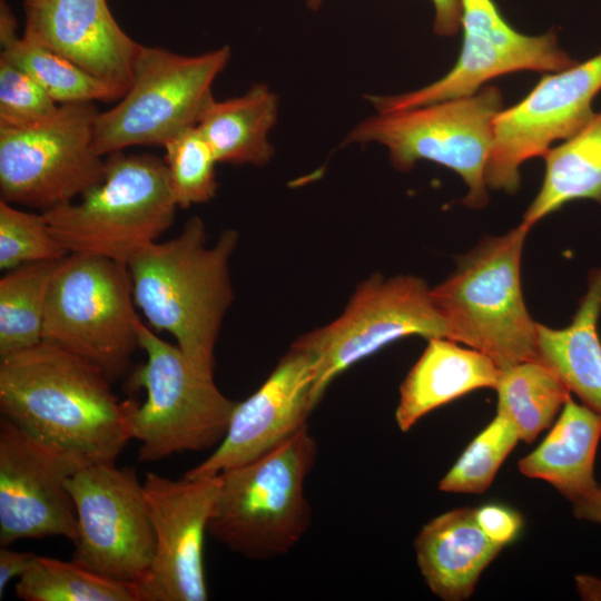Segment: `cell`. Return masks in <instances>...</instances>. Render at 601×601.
Instances as JSON below:
<instances>
[{
    "label": "cell",
    "mask_w": 601,
    "mask_h": 601,
    "mask_svg": "<svg viewBox=\"0 0 601 601\" xmlns=\"http://www.w3.org/2000/svg\"><path fill=\"white\" fill-rule=\"evenodd\" d=\"M23 37L124 92L140 43L117 23L106 0H24Z\"/></svg>",
    "instance_id": "cell-18"
},
{
    "label": "cell",
    "mask_w": 601,
    "mask_h": 601,
    "mask_svg": "<svg viewBox=\"0 0 601 601\" xmlns=\"http://www.w3.org/2000/svg\"><path fill=\"white\" fill-rule=\"evenodd\" d=\"M316 457L317 443L305 424L262 456L218 474L207 533L252 560L288 553L311 525L304 489Z\"/></svg>",
    "instance_id": "cell-4"
},
{
    "label": "cell",
    "mask_w": 601,
    "mask_h": 601,
    "mask_svg": "<svg viewBox=\"0 0 601 601\" xmlns=\"http://www.w3.org/2000/svg\"><path fill=\"white\" fill-rule=\"evenodd\" d=\"M503 110L495 86L475 93L391 112H377L346 136L344 144L378 142L402 171L425 159L454 170L469 188L463 204L481 208L489 200L484 179L494 140V122Z\"/></svg>",
    "instance_id": "cell-7"
},
{
    "label": "cell",
    "mask_w": 601,
    "mask_h": 601,
    "mask_svg": "<svg viewBox=\"0 0 601 601\" xmlns=\"http://www.w3.org/2000/svg\"><path fill=\"white\" fill-rule=\"evenodd\" d=\"M83 464L0 420V544L21 539L77 538L67 480Z\"/></svg>",
    "instance_id": "cell-16"
},
{
    "label": "cell",
    "mask_w": 601,
    "mask_h": 601,
    "mask_svg": "<svg viewBox=\"0 0 601 601\" xmlns=\"http://www.w3.org/2000/svg\"><path fill=\"white\" fill-rule=\"evenodd\" d=\"M434 6V32L450 37L461 28L462 6L461 0H432ZM322 0H307L312 9H317Z\"/></svg>",
    "instance_id": "cell-34"
},
{
    "label": "cell",
    "mask_w": 601,
    "mask_h": 601,
    "mask_svg": "<svg viewBox=\"0 0 601 601\" xmlns=\"http://www.w3.org/2000/svg\"><path fill=\"white\" fill-rule=\"evenodd\" d=\"M519 440L511 421L496 413L441 480L440 490L453 493L484 492Z\"/></svg>",
    "instance_id": "cell-30"
},
{
    "label": "cell",
    "mask_w": 601,
    "mask_h": 601,
    "mask_svg": "<svg viewBox=\"0 0 601 601\" xmlns=\"http://www.w3.org/2000/svg\"><path fill=\"white\" fill-rule=\"evenodd\" d=\"M463 43L454 67L417 90L368 96L377 112H391L475 93L489 80L520 70L561 71L579 61L560 48L555 33L526 36L503 18L493 0H461Z\"/></svg>",
    "instance_id": "cell-14"
},
{
    "label": "cell",
    "mask_w": 601,
    "mask_h": 601,
    "mask_svg": "<svg viewBox=\"0 0 601 601\" xmlns=\"http://www.w3.org/2000/svg\"><path fill=\"white\" fill-rule=\"evenodd\" d=\"M313 358L290 347L267 380L238 402L228 431L215 451L188 470L186 477L215 476L267 453L302 426L315 408Z\"/></svg>",
    "instance_id": "cell-17"
},
{
    "label": "cell",
    "mask_w": 601,
    "mask_h": 601,
    "mask_svg": "<svg viewBox=\"0 0 601 601\" xmlns=\"http://www.w3.org/2000/svg\"><path fill=\"white\" fill-rule=\"evenodd\" d=\"M237 242V231L226 229L208 246L203 220L191 217L177 236L148 245L127 264L147 325L170 334L189 366L207 378L233 302L229 259Z\"/></svg>",
    "instance_id": "cell-2"
},
{
    "label": "cell",
    "mask_w": 601,
    "mask_h": 601,
    "mask_svg": "<svg viewBox=\"0 0 601 601\" xmlns=\"http://www.w3.org/2000/svg\"><path fill=\"white\" fill-rule=\"evenodd\" d=\"M33 552H19L9 550L8 546L0 549V599L3 597V591L16 577H21L31 566L35 558Z\"/></svg>",
    "instance_id": "cell-35"
},
{
    "label": "cell",
    "mask_w": 601,
    "mask_h": 601,
    "mask_svg": "<svg viewBox=\"0 0 601 601\" xmlns=\"http://www.w3.org/2000/svg\"><path fill=\"white\" fill-rule=\"evenodd\" d=\"M495 390L496 413L510 420L526 443L552 423L571 396L559 375L539 359L501 370Z\"/></svg>",
    "instance_id": "cell-26"
},
{
    "label": "cell",
    "mask_w": 601,
    "mask_h": 601,
    "mask_svg": "<svg viewBox=\"0 0 601 601\" xmlns=\"http://www.w3.org/2000/svg\"><path fill=\"white\" fill-rule=\"evenodd\" d=\"M58 107L31 76L0 56V127H26L43 121Z\"/></svg>",
    "instance_id": "cell-32"
},
{
    "label": "cell",
    "mask_w": 601,
    "mask_h": 601,
    "mask_svg": "<svg viewBox=\"0 0 601 601\" xmlns=\"http://www.w3.org/2000/svg\"><path fill=\"white\" fill-rule=\"evenodd\" d=\"M501 370L485 354L431 337L400 387L395 420L407 432L425 414L466 393L495 388Z\"/></svg>",
    "instance_id": "cell-20"
},
{
    "label": "cell",
    "mask_w": 601,
    "mask_h": 601,
    "mask_svg": "<svg viewBox=\"0 0 601 601\" xmlns=\"http://www.w3.org/2000/svg\"><path fill=\"white\" fill-rule=\"evenodd\" d=\"M575 518L601 523V484L589 495L573 503Z\"/></svg>",
    "instance_id": "cell-36"
},
{
    "label": "cell",
    "mask_w": 601,
    "mask_h": 601,
    "mask_svg": "<svg viewBox=\"0 0 601 601\" xmlns=\"http://www.w3.org/2000/svg\"><path fill=\"white\" fill-rule=\"evenodd\" d=\"M230 59L228 46L183 56L140 46L132 80L118 102L95 120L93 149L102 157L127 147L161 145L195 127L211 86Z\"/></svg>",
    "instance_id": "cell-9"
},
{
    "label": "cell",
    "mask_w": 601,
    "mask_h": 601,
    "mask_svg": "<svg viewBox=\"0 0 601 601\" xmlns=\"http://www.w3.org/2000/svg\"><path fill=\"white\" fill-rule=\"evenodd\" d=\"M17 20L8 3H0L1 57L31 76L58 104L112 102L125 92L87 72L65 57L17 36Z\"/></svg>",
    "instance_id": "cell-25"
},
{
    "label": "cell",
    "mask_w": 601,
    "mask_h": 601,
    "mask_svg": "<svg viewBox=\"0 0 601 601\" xmlns=\"http://www.w3.org/2000/svg\"><path fill=\"white\" fill-rule=\"evenodd\" d=\"M97 365L61 346L0 358L3 416L83 465L115 462L130 439L127 404Z\"/></svg>",
    "instance_id": "cell-1"
},
{
    "label": "cell",
    "mask_w": 601,
    "mask_h": 601,
    "mask_svg": "<svg viewBox=\"0 0 601 601\" xmlns=\"http://www.w3.org/2000/svg\"><path fill=\"white\" fill-rule=\"evenodd\" d=\"M68 253L53 236L42 211L30 213L0 200V269L56 262Z\"/></svg>",
    "instance_id": "cell-31"
},
{
    "label": "cell",
    "mask_w": 601,
    "mask_h": 601,
    "mask_svg": "<svg viewBox=\"0 0 601 601\" xmlns=\"http://www.w3.org/2000/svg\"><path fill=\"white\" fill-rule=\"evenodd\" d=\"M600 437L601 414L570 396L542 443L519 461V471L546 481L574 503L598 486L593 471Z\"/></svg>",
    "instance_id": "cell-21"
},
{
    "label": "cell",
    "mask_w": 601,
    "mask_h": 601,
    "mask_svg": "<svg viewBox=\"0 0 601 601\" xmlns=\"http://www.w3.org/2000/svg\"><path fill=\"white\" fill-rule=\"evenodd\" d=\"M542 186L526 209L522 225L530 229L546 215L575 199L601 204V112L574 136L543 156Z\"/></svg>",
    "instance_id": "cell-24"
},
{
    "label": "cell",
    "mask_w": 601,
    "mask_h": 601,
    "mask_svg": "<svg viewBox=\"0 0 601 601\" xmlns=\"http://www.w3.org/2000/svg\"><path fill=\"white\" fill-rule=\"evenodd\" d=\"M278 101L265 85H254L244 95L205 106L197 128L218 162L267 164L274 148L268 134L277 119Z\"/></svg>",
    "instance_id": "cell-23"
},
{
    "label": "cell",
    "mask_w": 601,
    "mask_h": 601,
    "mask_svg": "<svg viewBox=\"0 0 601 601\" xmlns=\"http://www.w3.org/2000/svg\"><path fill=\"white\" fill-rule=\"evenodd\" d=\"M138 345L146 362L132 374L134 387L146 391L138 404L126 400L130 439L140 442L138 460L149 463L186 451L219 445L238 402L227 398L194 371L177 345L164 341L141 319Z\"/></svg>",
    "instance_id": "cell-6"
},
{
    "label": "cell",
    "mask_w": 601,
    "mask_h": 601,
    "mask_svg": "<svg viewBox=\"0 0 601 601\" xmlns=\"http://www.w3.org/2000/svg\"><path fill=\"white\" fill-rule=\"evenodd\" d=\"M155 532L152 562L136 584L139 601H205L204 539L219 475L173 480L148 472L142 482Z\"/></svg>",
    "instance_id": "cell-15"
},
{
    "label": "cell",
    "mask_w": 601,
    "mask_h": 601,
    "mask_svg": "<svg viewBox=\"0 0 601 601\" xmlns=\"http://www.w3.org/2000/svg\"><path fill=\"white\" fill-rule=\"evenodd\" d=\"M601 91V51L574 66L545 75L516 105L494 122V140L484 179L489 188L513 194L520 166L543 157L552 142L579 132L594 116L592 101Z\"/></svg>",
    "instance_id": "cell-13"
},
{
    "label": "cell",
    "mask_w": 601,
    "mask_h": 601,
    "mask_svg": "<svg viewBox=\"0 0 601 601\" xmlns=\"http://www.w3.org/2000/svg\"><path fill=\"white\" fill-rule=\"evenodd\" d=\"M170 188L179 208L209 201L216 194V156L200 130L190 127L164 145Z\"/></svg>",
    "instance_id": "cell-29"
},
{
    "label": "cell",
    "mask_w": 601,
    "mask_h": 601,
    "mask_svg": "<svg viewBox=\"0 0 601 601\" xmlns=\"http://www.w3.org/2000/svg\"><path fill=\"white\" fill-rule=\"evenodd\" d=\"M426 283L413 275L362 282L341 316L299 336L292 347L312 356L316 406L331 382L358 361L411 335L446 337Z\"/></svg>",
    "instance_id": "cell-11"
},
{
    "label": "cell",
    "mask_w": 601,
    "mask_h": 601,
    "mask_svg": "<svg viewBox=\"0 0 601 601\" xmlns=\"http://www.w3.org/2000/svg\"><path fill=\"white\" fill-rule=\"evenodd\" d=\"M178 208L164 159L116 151L102 178L77 199L42 211L68 254L128 264L175 221Z\"/></svg>",
    "instance_id": "cell-5"
},
{
    "label": "cell",
    "mask_w": 601,
    "mask_h": 601,
    "mask_svg": "<svg viewBox=\"0 0 601 601\" xmlns=\"http://www.w3.org/2000/svg\"><path fill=\"white\" fill-rule=\"evenodd\" d=\"M417 565L431 591L442 600L467 599L482 571L503 546L492 542L475 519V509L443 513L418 532Z\"/></svg>",
    "instance_id": "cell-19"
},
{
    "label": "cell",
    "mask_w": 601,
    "mask_h": 601,
    "mask_svg": "<svg viewBox=\"0 0 601 601\" xmlns=\"http://www.w3.org/2000/svg\"><path fill=\"white\" fill-rule=\"evenodd\" d=\"M136 307L127 264L68 254L50 283L42 341L87 358L112 381L139 347Z\"/></svg>",
    "instance_id": "cell-8"
},
{
    "label": "cell",
    "mask_w": 601,
    "mask_h": 601,
    "mask_svg": "<svg viewBox=\"0 0 601 601\" xmlns=\"http://www.w3.org/2000/svg\"><path fill=\"white\" fill-rule=\"evenodd\" d=\"M475 519L484 534L501 546L513 542L523 524L516 511L501 504H485L475 509Z\"/></svg>",
    "instance_id": "cell-33"
},
{
    "label": "cell",
    "mask_w": 601,
    "mask_h": 601,
    "mask_svg": "<svg viewBox=\"0 0 601 601\" xmlns=\"http://www.w3.org/2000/svg\"><path fill=\"white\" fill-rule=\"evenodd\" d=\"M59 260L7 270L0 279V358L42 342L47 296Z\"/></svg>",
    "instance_id": "cell-27"
},
{
    "label": "cell",
    "mask_w": 601,
    "mask_h": 601,
    "mask_svg": "<svg viewBox=\"0 0 601 601\" xmlns=\"http://www.w3.org/2000/svg\"><path fill=\"white\" fill-rule=\"evenodd\" d=\"M601 268L590 274L588 289L572 322L563 328L538 324L539 358L550 366L587 406L601 414Z\"/></svg>",
    "instance_id": "cell-22"
},
{
    "label": "cell",
    "mask_w": 601,
    "mask_h": 601,
    "mask_svg": "<svg viewBox=\"0 0 601 601\" xmlns=\"http://www.w3.org/2000/svg\"><path fill=\"white\" fill-rule=\"evenodd\" d=\"M77 513L72 560L108 579L137 584L156 548L142 483L132 467L88 464L67 480Z\"/></svg>",
    "instance_id": "cell-12"
},
{
    "label": "cell",
    "mask_w": 601,
    "mask_h": 601,
    "mask_svg": "<svg viewBox=\"0 0 601 601\" xmlns=\"http://www.w3.org/2000/svg\"><path fill=\"white\" fill-rule=\"evenodd\" d=\"M24 601H139L136 584L100 575L79 563L37 555L16 584Z\"/></svg>",
    "instance_id": "cell-28"
},
{
    "label": "cell",
    "mask_w": 601,
    "mask_h": 601,
    "mask_svg": "<svg viewBox=\"0 0 601 601\" xmlns=\"http://www.w3.org/2000/svg\"><path fill=\"white\" fill-rule=\"evenodd\" d=\"M93 102L59 105L48 119L0 127V200L41 211L77 199L105 173L93 149Z\"/></svg>",
    "instance_id": "cell-10"
},
{
    "label": "cell",
    "mask_w": 601,
    "mask_h": 601,
    "mask_svg": "<svg viewBox=\"0 0 601 601\" xmlns=\"http://www.w3.org/2000/svg\"><path fill=\"white\" fill-rule=\"evenodd\" d=\"M529 230L520 224L508 234L482 239L430 290L446 338L485 354L500 370L540 361L538 323L526 309L520 276Z\"/></svg>",
    "instance_id": "cell-3"
}]
</instances>
